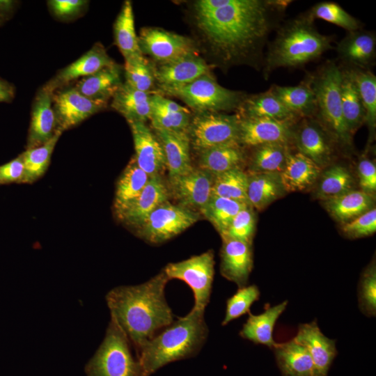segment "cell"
I'll list each match as a JSON object with an SVG mask.
<instances>
[{
  "instance_id": "5",
  "label": "cell",
  "mask_w": 376,
  "mask_h": 376,
  "mask_svg": "<svg viewBox=\"0 0 376 376\" xmlns=\"http://www.w3.org/2000/svg\"><path fill=\"white\" fill-rule=\"evenodd\" d=\"M308 76L316 99L315 118L338 146H352V135L347 127L342 111L340 66L335 61H328Z\"/></svg>"
},
{
  "instance_id": "27",
  "label": "cell",
  "mask_w": 376,
  "mask_h": 376,
  "mask_svg": "<svg viewBox=\"0 0 376 376\" xmlns=\"http://www.w3.org/2000/svg\"><path fill=\"white\" fill-rule=\"evenodd\" d=\"M150 106L153 129L187 132L192 117L188 108L158 93L151 95Z\"/></svg>"
},
{
  "instance_id": "26",
  "label": "cell",
  "mask_w": 376,
  "mask_h": 376,
  "mask_svg": "<svg viewBox=\"0 0 376 376\" xmlns=\"http://www.w3.org/2000/svg\"><path fill=\"white\" fill-rule=\"evenodd\" d=\"M322 169L311 159L297 151H290L280 177L285 192L303 191L319 178Z\"/></svg>"
},
{
  "instance_id": "40",
  "label": "cell",
  "mask_w": 376,
  "mask_h": 376,
  "mask_svg": "<svg viewBox=\"0 0 376 376\" xmlns=\"http://www.w3.org/2000/svg\"><path fill=\"white\" fill-rule=\"evenodd\" d=\"M347 69L357 87L365 110V124L368 127L370 138L373 139L376 128V76L370 70Z\"/></svg>"
},
{
  "instance_id": "30",
  "label": "cell",
  "mask_w": 376,
  "mask_h": 376,
  "mask_svg": "<svg viewBox=\"0 0 376 376\" xmlns=\"http://www.w3.org/2000/svg\"><path fill=\"white\" fill-rule=\"evenodd\" d=\"M122 84L121 68L115 63L92 75L82 78L75 88L81 95L92 100L108 104Z\"/></svg>"
},
{
  "instance_id": "49",
  "label": "cell",
  "mask_w": 376,
  "mask_h": 376,
  "mask_svg": "<svg viewBox=\"0 0 376 376\" xmlns=\"http://www.w3.org/2000/svg\"><path fill=\"white\" fill-rule=\"evenodd\" d=\"M256 229V217L251 205L242 209L233 219L221 237H228L251 244Z\"/></svg>"
},
{
  "instance_id": "22",
  "label": "cell",
  "mask_w": 376,
  "mask_h": 376,
  "mask_svg": "<svg viewBox=\"0 0 376 376\" xmlns=\"http://www.w3.org/2000/svg\"><path fill=\"white\" fill-rule=\"evenodd\" d=\"M114 63L104 46L96 42L77 60L59 71L46 86L54 93L58 88L68 84L70 81L79 77L92 75Z\"/></svg>"
},
{
  "instance_id": "54",
  "label": "cell",
  "mask_w": 376,
  "mask_h": 376,
  "mask_svg": "<svg viewBox=\"0 0 376 376\" xmlns=\"http://www.w3.org/2000/svg\"><path fill=\"white\" fill-rule=\"evenodd\" d=\"M15 96L14 85L0 77V102L10 103Z\"/></svg>"
},
{
  "instance_id": "24",
  "label": "cell",
  "mask_w": 376,
  "mask_h": 376,
  "mask_svg": "<svg viewBox=\"0 0 376 376\" xmlns=\"http://www.w3.org/2000/svg\"><path fill=\"white\" fill-rule=\"evenodd\" d=\"M169 194L161 175L150 177L139 197L119 219L138 229L153 210L168 201Z\"/></svg>"
},
{
  "instance_id": "42",
  "label": "cell",
  "mask_w": 376,
  "mask_h": 376,
  "mask_svg": "<svg viewBox=\"0 0 376 376\" xmlns=\"http://www.w3.org/2000/svg\"><path fill=\"white\" fill-rule=\"evenodd\" d=\"M249 205L243 202L212 195L200 211L222 235L235 216Z\"/></svg>"
},
{
  "instance_id": "10",
  "label": "cell",
  "mask_w": 376,
  "mask_h": 376,
  "mask_svg": "<svg viewBox=\"0 0 376 376\" xmlns=\"http://www.w3.org/2000/svg\"><path fill=\"white\" fill-rule=\"evenodd\" d=\"M198 219V212L166 201L150 214L137 232L148 242L161 244L179 235Z\"/></svg>"
},
{
  "instance_id": "53",
  "label": "cell",
  "mask_w": 376,
  "mask_h": 376,
  "mask_svg": "<svg viewBox=\"0 0 376 376\" xmlns=\"http://www.w3.org/2000/svg\"><path fill=\"white\" fill-rule=\"evenodd\" d=\"M359 186L362 191L373 194L376 189V166L369 158L362 157L357 166Z\"/></svg>"
},
{
  "instance_id": "8",
  "label": "cell",
  "mask_w": 376,
  "mask_h": 376,
  "mask_svg": "<svg viewBox=\"0 0 376 376\" xmlns=\"http://www.w3.org/2000/svg\"><path fill=\"white\" fill-rule=\"evenodd\" d=\"M163 271L169 280L175 279L185 282L194 294L192 309L205 312L210 301L214 274L212 250L180 262L169 263Z\"/></svg>"
},
{
  "instance_id": "21",
  "label": "cell",
  "mask_w": 376,
  "mask_h": 376,
  "mask_svg": "<svg viewBox=\"0 0 376 376\" xmlns=\"http://www.w3.org/2000/svg\"><path fill=\"white\" fill-rule=\"evenodd\" d=\"M53 94L46 84L36 94L32 106L26 148L44 144L53 137L57 130L52 104Z\"/></svg>"
},
{
  "instance_id": "19",
  "label": "cell",
  "mask_w": 376,
  "mask_h": 376,
  "mask_svg": "<svg viewBox=\"0 0 376 376\" xmlns=\"http://www.w3.org/2000/svg\"><path fill=\"white\" fill-rule=\"evenodd\" d=\"M294 339L308 351L313 362L315 376H328L330 367L337 355L336 340L324 335L316 320L300 324Z\"/></svg>"
},
{
  "instance_id": "41",
  "label": "cell",
  "mask_w": 376,
  "mask_h": 376,
  "mask_svg": "<svg viewBox=\"0 0 376 376\" xmlns=\"http://www.w3.org/2000/svg\"><path fill=\"white\" fill-rule=\"evenodd\" d=\"M63 132L57 130L53 137L44 144L33 148H26L22 156L25 175L24 183H33L46 172L55 146Z\"/></svg>"
},
{
  "instance_id": "52",
  "label": "cell",
  "mask_w": 376,
  "mask_h": 376,
  "mask_svg": "<svg viewBox=\"0 0 376 376\" xmlns=\"http://www.w3.org/2000/svg\"><path fill=\"white\" fill-rule=\"evenodd\" d=\"M24 164L22 155L0 166V185L10 183H24Z\"/></svg>"
},
{
  "instance_id": "33",
  "label": "cell",
  "mask_w": 376,
  "mask_h": 376,
  "mask_svg": "<svg viewBox=\"0 0 376 376\" xmlns=\"http://www.w3.org/2000/svg\"><path fill=\"white\" fill-rule=\"evenodd\" d=\"M199 154V169L214 175L235 168H242L246 159L244 147L238 141L214 146Z\"/></svg>"
},
{
  "instance_id": "31",
  "label": "cell",
  "mask_w": 376,
  "mask_h": 376,
  "mask_svg": "<svg viewBox=\"0 0 376 376\" xmlns=\"http://www.w3.org/2000/svg\"><path fill=\"white\" fill-rule=\"evenodd\" d=\"M272 350L283 376H315L314 365L308 351L294 338L276 343Z\"/></svg>"
},
{
  "instance_id": "56",
  "label": "cell",
  "mask_w": 376,
  "mask_h": 376,
  "mask_svg": "<svg viewBox=\"0 0 376 376\" xmlns=\"http://www.w3.org/2000/svg\"><path fill=\"white\" fill-rule=\"evenodd\" d=\"M6 21H7V19L2 17H0V26L3 25Z\"/></svg>"
},
{
  "instance_id": "51",
  "label": "cell",
  "mask_w": 376,
  "mask_h": 376,
  "mask_svg": "<svg viewBox=\"0 0 376 376\" xmlns=\"http://www.w3.org/2000/svg\"><path fill=\"white\" fill-rule=\"evenodd\" d=\"M87 2L84 0H52L48 1V5L57 18L68 19L79 15Z\"/></svg>"
},
{
  "instance_id": "17",
  "label": "cell",
  "mask_w": 376,
  "mask_h": 376,
  "mask_svg": "<svg viewBox=\"0 0 376 376\" xmlns=\"http://www.w3.org/2000/svg\"><path fill=\"white\" fill-rule=\"evenodd\" d=\"M336 52L342 67L370 70L376 58V35L362 29L347 32L338 43Z\"/></svg>"
},
{
  "instance_id": "34",
  "label": "cell",
  "mask_w": 376,
  "mask_h": 376,
  "mask_svg": "<svg viewBox=\"0 0 376 376\" xmlns=\"http://www.w3.org/2000/svg\"><path fill=\"white\" fill-rule=\"evenodd\" d=\"M150 97L149 93L136 90L124 82L113 96L111 106L127 122L146 123L150 118Z\"/></svg>"
},
{
  "instance_id": "55",
  "label": "cell",
  "mask_w": 376,
  "mask_h": 376,
  "mask_svg": "<svg viewBox=\"0 0 376 376\" xmlns=\"http://www.w3.org/2000/svg\"><path fill=\"white\" fill-rule=\"evenodd\" d=\"M16 1L11 0H0V17L9 19L16 7Z\"/></svg>"
},
{
  "instance_id": "37",
  "label": "cell",
  "mask_w": 376,
  "mask_h": 376,
  "mask_svg": "<svg viewBox=\"0 0 376 376\" xmlns=\"http://www.w3.org/2000/svg\"><path fill=\"white\" fill-rule=\"evenodd\" d=\"M340 68L342 71L340 82L342 111L347 127L353 136L365 124V110L350 71L342 66Z\"/></svg>"
},
{
  "instance_id": "6",
  "label": "cell",
  "mask_w": 376,
  "mask_h": 376,
  "mask_svg": "<svg viewBox=\"0 0 376 376\" xmlns=\"http://www.w3.org/2000/svg\"><path fill=\"white\" fill-rule=\"evenodd\" d=\"M131 344L116 320L111 317L105 337L86 366L88 376H144Z\"/></svg>"
},
{
  "instance_id": "7",
  "label": "cell",
  "mask_w": 376,
  "mask_h": 376,
  "mask_svg": "<svg viewBox=\"0 0 376 376\" xmlns=\"http://www.w3.org/2000/svg\"><path fill=\"white\" fill-rule=\"evenodd\" d=\"M180 98L195 113L237 110L246 95L219 85L210 74L181 87L162 91Z\"/></svg>"
},
{
  "instance_id": "48",
  "label": "cell",
  "mask_w": 376,
  "mask_h": 376,
  "mask_svg": "<svg viewBox=\"0 0 376 376\" xmlns=\"http://www.w3.org/2000/svg\"><path fill=\"white\" fill-rule=\"evenodd\" d=\"M358 304L361 312L366 317L376 315V266L375 260L361 274L358 289Z\"/></svg>"
},
{
  "instance_id": "11",
  "label": "cell",
  "mask_w": 376,
  "mask_h": 376,
  "mask_svg": "<svg viewBox=\"0 0 376 376\" xmlns=\"http://www.w3.org/2000/svg\"><path fill=\"white\" fill-rule=\"evenodd\" d=\"M140 50L159 64L175 61L184 56L197 54L194 42L189 38L156 27H145L138 36Z\"/></svg>"
},
{
  "instance_id": "36",
  "label": "cell",
  "mask_w": 376,
  "mask_h": 376,
  "mask_svg": "<svg viewBox=\"0 0 376 376\" xmlns=\"http://www.w3.org/2000/svg\"><path fill=\"white\" fill-rule=\"evenodd\" d=\"M280 173H251L248 174L247 198L249 205L263 210L284 193Z\"/></svg>"
},
{
  "instance_id": "28",
  "label": "cell",
  "mask_w": 376,
  "mask_h": 376,
  "mask_svg": "<svg viewBox=\"0 0 376 376\" xmlns=\"http://www.w3.org/2000/svg\"><path fill=\"white\" fill-rule=\"evenodd\" d=\"M288 304V301L285 300L274 306H269L258 315L249 312L240 331V336L256 345H263L272 350L276 345L273 338L274 326Z\"/></svg>"
},
{
  "instance_id": "45",
  "label": "cell",
  "mask_w": 376,
  "mask_h": 376,
  "mask_svg": "<svg viewBox=\"0 0 376 376\" xmlns=\"http://www.w3.org/2000/svg\"><path fill=\"white\" fill-rule=\"evenodd\" d=\"M306 14L313 21L320 19L340 26L347 32L361 29V22L335 2H319Z\"/></svg>"
},
{
  "instance_id": "39",
  "label": "cell",
  "mask_w": 376,
  "mask_h": 376,
  "mask_svg": "<svg viewBox=\"0 0 376 376\" xmlns=\"http://www.w3.org/2000/svg\"><path fill=\"white\" fill-rule=\"evenodd\" d=\"M290 145L267 143L253 148L250 159L251 173H278L283 170Z\"/></svg>"
},
{
  "instance_id": "13",
  "label": "cell",
  "mask_w": 376,
  "mask_h": 376,
  "mask_svg": "<svg viewBox=\"0 0 376 376\" xmlns=\"http://www.w3.org/2000/svg\"><path fill=\"white\" fill-rule=\"evenodd\" d=\"M56 92L52 96L53 109L57 130L62 132L79 125L108 104L84 96L75 87Z\"/></svg>"
},
{
  "instance_id": "18",
  "label": "cell",
  "mask_w": 376,
  "mask_h": 376,
  "mask_svg": "<svg viewBox=\"0 0 376 376\" xmlns=\"http://www.w3.org/2000/svg\"><path fill=\"white\" fill-rule=\"evenodd\" d=\"M132 132L138 166L150 177L161 175L166 169L162 146L153 132L143 122H127Z\"/></svg>"
},
{
  "instance_id": "50",
  "label": "cell",
  "mask_w": 376,
  "mask_h": 376,
  "mask_svg": "<svg viewBox=\"0 0 376 376\" xmlns=\"http://www.w3.org/2000/svg\"><path fill=\"white\" fill-rule=\"evenodd\" d=\"M342 230L350 238H359L373 235L376 231V209L375 207L355 219L343 224Z\"/></svg>"
},
{
  "instance_id": "25",
  "label": "cell",
  "mask_w": 376,
  "mask_h": 376,
  "mask_svg": "<svg viewBox=\"0 0 376 376\" xmlns=\"http://www.w3.org/2000/svg\"><path fill=\"white\" fill-rule=\"evenodd\" d=\"M242 118H269L281 121L297 122L301 118L290 111L271 91L246 95L237 109Z\"/></svg>"
},
{
  "instance_id": "20",
  "label": "cell",
  "mask_w": 376,
  "mask_h": 376,
  "mask_svg": "<svg viewBox=\"0 0 376 376\" xmlns=\"http://www.w3.org/2000/svg\"><path fill=\"white\" fill-rule=\"evenodd\" d=\"M222 238L220 251V273L238 288L248 285L253 268L251 244L228 238Z\"/></svg>"
},
{
  "instance_id": "15",
  "label": "cell",
  "mask_w": 376,
  "mask_h": 376,
  "mask_svg": "<svg viewBox=\"0 0 376 376\" xmlns=\"http://www.w3.org/2000/svg\"><path fill=\"white\" fill-rule=\"evenodd\" d=\"M214 175L194 167L189 171L169 178V193L179 205L193 210H201L212 196Z\"/></svg>"
},
{
  "instance_id": "2",
  "label": "cell",
  "mask_w": 376,
  "mask_h": 376,
  "mask_svg": "<svg viewBox=\"0 0 376 376\" xmlns=\"http://www.w3.org/2000/svg\"><path fill=\"white\" fill-rule=\"evenodd\" d=\"M169 281L162 270L143 283L119 286L106 295L111 317L123 331L136 354L159 331L173 322L165 298Z\"/></svg>"
},
{
  "instance_id": "29",
  "label": "cell",
  "mask_w": 376,
  "mask_h": 376,
  "mask_svg": "<svg viewBox=\"0 0 376 376\" xmlns=\"http://www.w3.org/2000/svg\"><path fill=\"white\" fill-rule=\"evenodd\" d=\"M150 178L138 166L134 157L123 170L116 183L113 210L118 219L139 197Z\"/></svg>"
},
{
  "instance_id": "16",
  "label": "cell",
  "mask_w": 376,
  "mask_h": 376,
  "mask_svg": "<svg viewBox=\"0 0 376 376\" xmlns=\"http://www.w3.org/2000/svg\"><path fill=\"white\" fill-rule=\"evenodd\" d=\"M207 74L210 67L196 54L154 67L155 80L161 91L183 86Z\"/></svg>"
},
{
  "instance_id": "44",
  "label": "cell",
  "mask_w": 376,
  "mask_h": 376,
  "mask_svg": "<svg viewBox=\"0 0 376 376\" xmlns=\"http://www.w3.org/2000/svg\"><path fill=\"white\" fill-rule=\"evenodd\" d=\"M354 183V178L345 166L334 164L322 171L316 195L323 200L336 197L352 190Z\"/></svg>"
},
{
  "instance_id": "3",
  "label": "cell",
  "mask_w": 376,
  "mask_h": 376,
  "mask_svg": "<svg viewBox=\"0 0 376 376\" xmlns=\"http://www.w3.org/2000/svg\"><path fill=\"white\" fill-rule=\"evenodd\" d=\"M205 312L191 309L149 340L136 354L144 376L164 366L196 356L208 336Z\"/></svg>"
},
{
  "instance_id": "35",
  "label": "cell",
  "mask_w": 376,
  "mask_h": 376,
  "mask_svg": "<svg viewBox=\"0 0 376 376\" xmlns=\"http://www.w3.org/2000/svg\"><path fill=\"white\" fill-rule=\"evenodd\" d=\"M324 201L328 212L336 220L345 224L373 208L375 198L373 194L352 189Z\"/></svg>"
},
{
  "instance_id": "32",
  "label": "cell",
  "mask_w": 376,
  "mask_h": 376,
  "mask_svg": "<svg viewBox=\"0 0 376 376\" xmlns=\"http://www.w3.org/2000/svg\"><path fill=\"white\" fill-rule=\"evenodd\" d=\"M269 89L290 111L299 118L315 116L316 99L308 75L297 86H283L273 84Z\"/></svg>"
},
{
  "instance_id": "23",
  "label": "cell",
  "mask_w": 376,
  "mask_h": 376,
  "mask_svg": "<svg viewBox=\"0 0 376 376\" xmlns=\"http://www.w3.org/2000/svg\"><path fill=\"white\" fill-rule=\"evenodd\" d=\"M154 132L162 146L169 178L194 168L190 157L191 143L187 132L154 129Z\"/></svg>"
},
{
  "instance_id": "12",
  "label": "cell",
  "mask_w": 376,
  "mask_h": 376,
  "mask_svg": "<svg viewBox=\"0 0 376 376\" xmlns=\"http://www.w3.org/2000/svg\"><path fill=\"white\" fill-rule=\"evenodd\" d=\"M292 143L298 152L322 169L331 162L337 145L315 117L303 118L296 123Z\"/></svg>"
},
{
  "instance_id": "9",
  "label": "cell",
  "mask_w": 376,
  "mask_h": 376,
  "mask_svg": "<svg viewBox=\"0 0 376 376\" xmlns=\"http://www.w3.org/2000/svg\"><path fill=\"white\" fill-rule=\"evenodd\" d=\"M240 117L224 112L195 113L187 130L191 147L198 152L238 141ZM239 142V141H238Z\"/></svg>"
},
{
  "instance_id": "43",
  "label": "cell",
  "mask_w": 376,
  "mask_h": 376,
  "mask_svg": "<svg viewBox=\"0 0 376 376\" xmlns=\"http://www.w3.org/2000/svg\"><path fill=\"white\" fill-rule=\"evenodd\" d=\"M248 173L235 168L214 175L212 195L243 202L247 198Z\"/></svg>"
},
{
  "instance_id": "46",
  "label": "cell",
  "mask_w": 376,
  "mask_h": 376,
  "mask_svg": "<svg viewBox=\"0 0 376 376\" xmlns=\"http://www.w3.org/2000/svg\"><path fill=\"white\" fill-rule=\"evenodd\" d=\"M125 82L131 87L149 93L154 86V67L143 55L125 60Z\"/></svg>"
},
{
  "instance_id": "1",
  "label": "cell",
  "mask_w": 376,
  "mask_h": 376,
  "mask_svg": "<svg viewBox=\"0 0 376 376\" xmlns=\"http://www.w3.org/2000/svg\"><path fill=\"white\" fill-rule=\"evenodd\" d=\"M288 0H226L217 10L196 13L197 25L224 65L245 63L260 69L270 33L281 24Z\"/></svg>"
},
{
  "instance_id": "47",
  "label": "cell",
  "mask_w": 376,
  "mask_h": 376,
  "mask_svg": "<svg viewBox=\"0 0 376 376\" xmlns=\"http://www.w3.org/2000/svg\"><path fill=\"white\" fill-rule=\"evenodd\" d=\"M260 292L256 285H247L238 288L237 292L226 300L225 317L222 326L250 312L252 304L260 298Z\"/></svg>"
},
{
  "instance_id": "14",
  "label": "cell",
  "mask_w": 376,
  "mask_h": 376,
  "mask_svg": "<svg viewBox=\"0 0 376 376\" xmlns=\"http://www.w3.org/2000/svg\"><path fill=\"white\" fill-rule=\"evenodd\" d=\"M297 122L240 118L238 141L244 147L249 148L274 143L291 145Z\"/></svg>"
},
{
  "instance_id": "38",
  "label": "cell",
  "mask_w": 376,
  "mask_h": 376,
  "mask_svg": "<svg viewBox=\"0 0 376 376\" xmlns=\"http://www.w3.org/2000/svg\"><path fill=\"white\" fill-rule=\"evenodd\" d=\"M114 41L125 60L143 55L134 27L132 4L125 1L113 25Z\"/></svg>"
},
{
  "instance_id": "4",
  "label": "cell",
  "mask_w": 376,
  "mask_h": 376,
  "mask_svg": "<svg viewBox=\"0 0 376 376\" xmlns=\"http://www.w3.org/2000/svg\"><path fill=\"white\" fill-rule=\"evenodd\" d=\"M333 37L320 33L306 13L281 23L268 44L263 62L267 79L277 68H301L331 49Z\"/></svg>"
}]
</instances>
